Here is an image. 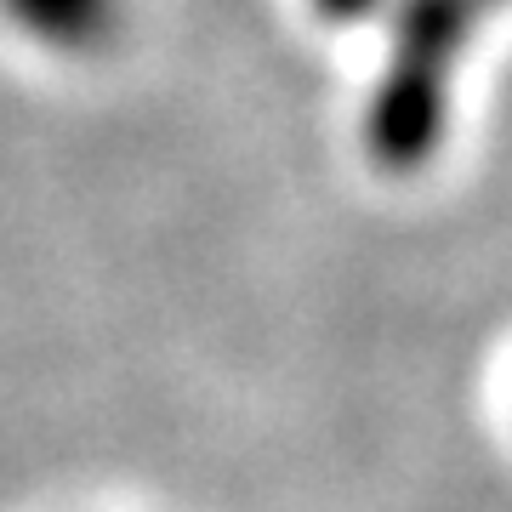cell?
I'll return each instance as SVG.
<instances>
[{
  "instance_id": "6da1fadb",
  "label": "cell",
  "mask_w": 512,
  "mask_h": 512,
  "mask_svg": "<svg viewBox=\"0 0 512 512\" xmlns=\"http://www.w3.org/2000/svg\"><path fill=\"white\" fill-rule=\"evenodd\" d=\"M478 0H404L393 23L382 86L370 97V154L387 171H416L444 137L450 69H456Z\"/></svg>"
},
{
  "instance_id": "7a4b0ae2",
  "label": "cell",
  "mask_w": 512,
  "mask_h": 512,
  "mask_svg": "<svg viewBox=\"0 0 512 512\" xmlns=\"http://www.w3.org/2000/svg\"><path fill=\"white\" fill-rule=\"evenodd\" d=\"M12 18L46 46L63 52H86L97 40H109L114 18H120V0H0Z\"/></svg>"
},
{
  "instance_id": "3957f363",
  "label": "cell",
  "mask_w": 512,
  "mask_h": 512,
  "mask_svg": "<svg viewBox=\"0 0 512 512\" xmlns=\"http://www.w3.org/2000/svg\"><path fill=\"white\" fill-rule=\"evenodd\" d=\"M325 18H336V23H348V18H365V12H376V0H313Z\"/></svg>"
}]
</instances>
